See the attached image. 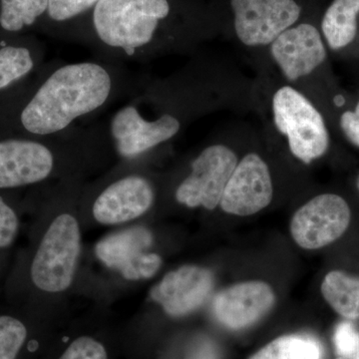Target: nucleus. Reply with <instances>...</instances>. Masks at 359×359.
I'll use <instances>...</instances> for the list:
<instances>
[{
	"label": "nucleus",
	"instance_id": "nucleus-1",
	"mask_svg": "<svg viewBox=\"0 0 359 359\" xmlns=\"http://www.w3.org/2000/svg\"><path fill=\"white\" fill-rule=\"evenodd\" d=\"M110 89V76L101 66L93 63L65 66L42 85L22 111L21 122L32 133H55L79 116L103 105Z\"/></svg>",
	"mask_w": 359,
	"mask_h": 359
},
{
	"label": "nucleus",
	"instance_id": "nucleus-2",
	"mask_svg": "<svg viewBox=\"0 0 359 359\" xmlns=\"http://www.w3.org/2000/svg\"><path fill=\"white\" fill-rule=\"evenodd\" d=\"M169 11L167 0H100L94 26L103 42L133 55L135 49L152 40L158 22Z\"/></svg>",
	"mask_w": 359,
	"mask_h": 359
},
{
	"label": "nucleus",
	"instance_id": "nucleus-3",
	"mask_svg": "<svg viewBox=\"0 0 359 359\" xmlns=\"http://www.w3.org/2000/svg\"><path fill=\"white\" fill-rule=\"evenodd\" d=\"M81 250L76 219L62 214L54 219L42 238L32 266V278L39 290L60 292L70 287Z\"/></svg>",
	"mask_w": 359,
	"mask_h": 359
},
{
	"label": "nucleus",
	"instance_id": "nucleus-4",
	"mask_svg": "<svg viewBox=\"0 0 359 359\" xmlns=\"http://www.w3.org/2000/svg\"><path fill=\"white\" fill-rule=\"evenodd\" d=\"M273 110L276 128L287 137L290 151L297 159L309 164L327 152V127L306 96L292 87H283L273 96Z\"/></svg>",
	"mask_w": 359,
	"mask_h": 359
},
{
	"label": "nucleus",
	"instance_id": "nucleus-5",
	"mask_svg": "<svg viewBox=\"0 0 359 359\" xmlns=\"http://www.w3.org/2000/svg\"><path fill=\"white\" fill-rule=\"evenodd\" d=\"M237 165V156L230 148L214 145L205 149L194 161L192 174L179 186L177 201L189 208L215 209Z\"/></svg>",
	"mask_w": 359,
	"mask_h": 359
},
{
	"label": "nucleus",
	"instance_id": "nucleus-6",
	"mask_svg": "<svg viewBox=\"0 0 359 359\" xmlns=\"http://www.w3.org/2000/svg\"><path fill=\"white\" fill-rule=\"evenodd\" d=\"M238 39L248 46L268 45L299 20L294 0H231Z\"/></svg>",
	"mask_w": 359,
	"mask_h": 359
},
{
	"label": "nucleus",
	"instance_id": "nucleus-7",
	"mask_svg": "<svg viewBox=\"0 0 359 359\" xmlns=\"http://www.w3.org/2000/svg\"><path fill=\"white\" fill-rule=\"evenodd\" d=\"M351 210L346 201L332 194L318 196L292 217L290 231L299 247L316 250L334 242L346 231Z\"/></svg>",
	"mask_w": 359,
	"mask_h": 359
},
{
	"label": "nucleus",
	"instance_id": "nucleus-8",
	"mask_svg": "<svg viewBox=\"0 0 359 359\" xmlns=\"http://www.w3.org/2000/svg\"><path fill=\"white\" fill-rule=\"evenodd\" d=\"M152 244L151 231L135 226L100 241L95 248L96 256L108 268L119 271L126 280H146L154 276L162 266L157 254L146 252Z\"/></svg>",
	"mask_w": 359,
	"mask_h": 359
},
{
	"label": "nucleus",
	"instance_id": "nucleus-9",
	"mask_svg": "<svg viewBox=\"0 0 359 359\" xmlns=\"http://www.w3.org/2000/svg\"><path fill=\"white\" fill-rule=\"evenodd\" d=\"M273 199V184L268 165L250 153L233 170L223 197L222 209L237 216H250L268 207Z\"/></svg>",
	"mask_w": 359,
	"mask_h": 359
},
{
	"label": "nucleus",
	"instance_id": "nucleus-10",
	"mask_svg": "<svg viewBox=\"0 0 359 359\" xmlns=\"http://www.w3.org/2000/svg\"><path fill=\"white\" fill-rule=\"evenodd\" d=\"M214 278L211 271L185 266L167 273L151 292L153 301L171 316H183L199 309L211 294Z\"/></svg>",
	"mask_w": 359,
	"mask_h": 359
},
{
	"label": "nucleus",
	"instance_id": "nucleus-11",
	"mask_svg": "<svg viewBox=\"0 0 359 359\" xmlns=\"http://www.w3.org/2000/svg\"><path fill=\"white\" fill-rule=\"evenodd\" d=\"M271 52L283 75L290 81L313 72L327 56L320 32L308 23L283 32L271 43Z\"/></svg>",
	"mask_w": 359,
	"mask_h": 359
},
{
	"label": "nucleus",
	"instance_id": "nucleus-12",
	"mask_svg": "<svg viewBox=\"0 0 359 359\" xmlns=\"http://www.w3.org/2000/svg\"><path fill=\"white\" fill-rule=\"evenodd\" d=\"M180 123L171 115L147 122L134 107L120 110L111 123L116 147L123 157H133L169 140L178 133Z\"/></svg>",
	"mask_w": 359,
	"mask_h": 359
},
{
	"label": "nucleus",
	"instance_id": "nucleus-13",
	"mask_svg": "<svg viewBox=\"0 0 359 359\" xmlns=\"http://www.w3.org/2000/svg\"><path fill=\"white\" fill-rule=\"evenodd\" d=\"M275 294L263 282L238 283L217 295L212 304L219 323L233 330L249 327L268 313Z\"/></svg>",
	"mask_w": 359,
	"mask_h": 359
},
{
	"label": "nucleus",
	"instance_id": "nucleus-14",
	"mask_svg": "<svg viewBox=\"0 0 359 359\" xmlns=\"http://www.w3.org/2000/svg\"><path fill=\"white\" fill-rule=\"evenodd\" d=\"M53 156L36 142H0V188H15L42 181L50 174Z\"/></svg>",
	"mask_w": 359,
	"mask_h": 359
},
{
	"label": "nucleus",
	"instance_id": "nucleus-15",
	"mask_svg": "<svg viewBox=\"0 0 359 359\" xmlns=\"http://www.w3.org/2000/svg\"><path fill=\"white\" fill-rule=\"evenodd\" d=\"M154 200L152 187L141 177H127L108 187L93 205L94 218L104 224L131 221L150 209Z\"/></svg>",
	"mask_w": 359,
	"mask_h": 359
},
{
	"label": "nucleus",
	"instance_id": "nucleus-16",
	"mask_svg": "<svg viewBox=\"0 0 359 359\" xmlns=\"http://www.w3.org/2000/svg\"><path fill=\"white\" fill-rule=\"evenodd\" d=\"M359 0H334L323 18V34L332 49L351 43L358 32Z\"/></svg>",
	"mask_w": 359,
	"mask_h": 359
},
{
	"label": "nucleus",
	"instance_id": "nucleus-17",
	"mask_svg": "<svg viewBox=\"0 0 359 359\" xmlns=\"http://www.w3.org/2000/svg\"><path fill=\"white\" fill-rule=\"evenodd\" d=\"M321 292L332 309L348 320L359 318V278L341 271L325 276Z\"/></svg>",
	"mask_w": 359,
	"mask_h": 359
},
{
	"label": "nucleus",
	"instance_id": "nucleus-18",
	"mask_svg": "<svg viewBox=\"0 0 359 359\" xmlns=\"http://www.w3.org/2000/svg\"><path fill=\"white\" fill-rule=\"evenodd\" d=\"M323 347L311 337L287 335L278 337L250 359H321Z\"/></svg>",
	"mask_w": 359,
	"mask_h": 359
},
{
	"label": "nucleus",
	"instance_id": "nucleus-19",
	"mask_svg": "<svg viewBox=\"0 0 359 359\" xmlns=\"http://www.w3.org/2000/svg\"><path fill=\"white\" fill-rule=\"evenodd\" d=\"M48 9V0H1L0 25L7 32H18L32 25Z\"/></svg>",
	"mask_w": 359,
	"mask_h": 359
},
{
	"label": "nucleus",
	"instance_id": "nucleus-20",
	"mask_svg": "<svg viewBox=\"0 0 359 359\" xmlns=\"http://www.w3.org/2000/svg\"><path fill=\"white\" fill-rule=\"evenodd\" d=\"M32 67L33 61L27 49L13 46L0 49V89L25 76Z\"/></svg>",
	"mask_w": 359,
	"mask_h": 359
},
{
	"label": "nucleus",
	"instance_id": "nucleus-21",
	"mask_svg": "<svg viewBox=\"0 0 359 359\" xmlns=\"http://www.w3.org/2000/svg\"><path fill=\"white\" fill-rule=\"evenodd\" d=\"M27 339V330L20 320L0 316V359H16Z\"/></svg>",
	"mask_w": 359,
	"mask_h": 359
},
{
	"label": "nucleus",
	"instance_id": "nucleus-22",
	"mask_svg": "<svg viewBox=\"0 0 359 359\" xmlns=\"http://www.w3.org/2000/svg\"><path fill=\"white\" fill-rule=\"evenodd\" d=\"M59 359H108V353L100 341L84 335L73 340Z\"/></svg>",
	"mask_w": 359,
	"mask_h": 359
},
{
	"label": "nucleus",
	"instance_id": "nucleus-23",
	"mask_svg": "<svg viewBox=\"0 0 359 359\" xmlns=\"http://www.w3.org/2000/svg\"><path fill=\"white\" fill-rule=\"evenodd\" d=\"M334 346L339 358L353 359L359 354V332L348 321L339 323L335 328Z\"/></svg>",
	"mask_w": 359,
	"mask_h": 359
},
{
	"label": "nucleus",
	"instance_id": "nucleus-24",
	"mask_svg": "<svg viewBox=\"0 0 359 359\" xmlns=\"http://www.w3.org/2000/svg\"><path fill=\"white\" fill-rule=\"evenodd\" d=\"M100 0H48V13L52 20L63 21L84 13Z\"/></svg>",
	"mask_w": 359,
	"mask_h": 359
},
{
	"label": "nucleus",
	"instance_id": "nucleus-25",
	"mask_svg": "<svg viewBox=\"0 0 359 359\" xmlns=\"http://www.w3.org/2000/svg\"><path fill=\"white\" fill-rule=\"evenodd\" d=\"M18 231V219L15 212L0 198V248L13 244Z\"/></svg>",
	"mask_w": 359,
	"mask_h": 359
},
{
	"label": "nucleus",
	"instance_id": "nucleus-26",
	"mask_svg": "<svg viewBox=\"0 0 359 359\" xmlns=\"http://www.w3.org/2000/svg\"><path fill=\"white\" fill-rule=\"evenodd\" d=\"M340 125L348 140L359 147V102L354 112L347 111L342 114Z\"/></svg>",
	"mask_w": 359,
	"mask_h": 359
},
{
	"label": "nucleus",
	"instance_id": "nucleus-27",
	"mask_svg": "<svg viewBox=\"0 0 359 359\" xmlns=\"http://www.w3.org/2000/svg\"><path fill=\"white\" fill-rule=\"evenodd\" d=\"M194 359H215V354L210 348L203 349Z\"/></svg>",
	"mask_w": 359,
	"mask_h": 359
},
{
	"label": "nucleus",
	"instance_id": "nucleus-28",
	"mask_svg": "<svg viewBox=\"0 0 359 359\" xmlns=\"http://www.w3.org/2000/svg\"><path fill=\"white\" fill-rule=\"evenodd\" d=\"M344 102V99L342 98L341 96H337V98H335V103H337V105L341 106Z\"/></svg>",
	"mask_w": 359,
	"mask_h": 359
},
{
	"label": "nucleus",
	"instance_id": "nucleus-29",
	"mask_svg": "<svg viewBox=\"0 0 359 359\" xmlns=\"http://www.w3.org/2000/svg\"><path fill=\"white\" fill-rule=\"evenodd\" d=\"M337 359H346V358H337ZM353 359H359V354L358 356H356V358H354Z\"/></svg>",
	"mask_w": 359,
	"mask_h": 359
},
{
	"label": "nucleus",
	"instance_id": "nucleus-30",
	"mask_svg": "<svg viewBox=\"0 0 359 359\" xmlns=\"http://www.w3.org/2000/svg\"><path fill=\"white\" fill-rule=\"evenodd\" d=\"M358 189H359V178H358Z\"/></svg>",
	"mask_w": 359,
	"mask_h": 359
}]
</instances>
